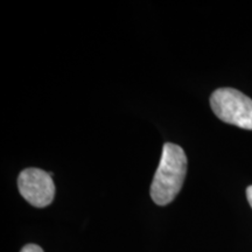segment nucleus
I'll use <instances>...</instances> for the list:
<instances>
[{
	"label": "nucleus",
	"instance_id": "obj_1",
	"mask_svg": "<svg viewBox=\"0 0 252 252\" xmlns=\"http://www.w3.org/2000/svg\"><path fill=\"white\" fill-rule=\"evenodd\" d=\"M187 173V157L179 145H163L161 159L151 186V197L159 206L174 200L184 185Z\"/></svg>",
	"mask_w": 252,
	"mask_h": 252
},
{
	"label": "nucleus",
	"instance_id": "obj_2",
	"mask_svg": "<svg viewBox=\"0 0 252 252\" xmlns=\"http://www.w3.org/2000/svg\"><path fill=\"white\" fill-rule=\"evenodd\" d=\"M210 105L220 121L252 130V99L232 88H220L213 93Z\"/></svg>",
	"mask_w": 252,
	"mask_h": 252
},
{
	"label": "nucleus",
	"instance_id": "obj_3",
	"mask_svg": "<svg viewBox=\"0 0 252 252\" xmlns=\"http://www.w3.org/2000/svg\"><path fill=\"white\" fill-rule=\"evenodd\" d=\"M18 187L23 197L36 208L49 206L54 200L55 186L52 175L39 168H27L18 178Z\"/></svg>",
	"mask_w": 252,
	"mask_h": 252
},
{
	"label": "nucleus",
	"instance_id": "obj_4",
	"mask_svg": "<svg viewBox=\"0 0 252 252\" xmlns=\"http://www.w3.org/2000/svg\"><path fill=\"white\" fill-rule=\"evenodd\" d=\"M20 252H43V250L39 247V245L28 244V245H26V247H24L23 250H21Z\"/></svg>",
	"mask_w": 252,
	"mask_h": 252
},
{
	"label": "nucleus",
	"instance_id": "obj_5",
	"mask_svg": "<svg viewBox=\"0 0 252 252\" xmlns=\"http://www.w3.org/2000/svg\"><path fill=\"white\" fill-rule=\"evenodd\" d=\"M247 197H248L249 203H250V206L252 208V186L248 187V189H247Z\"/></svg>",
	"mask_w": 252,
	"mask_h": 252
}]
</instances>
